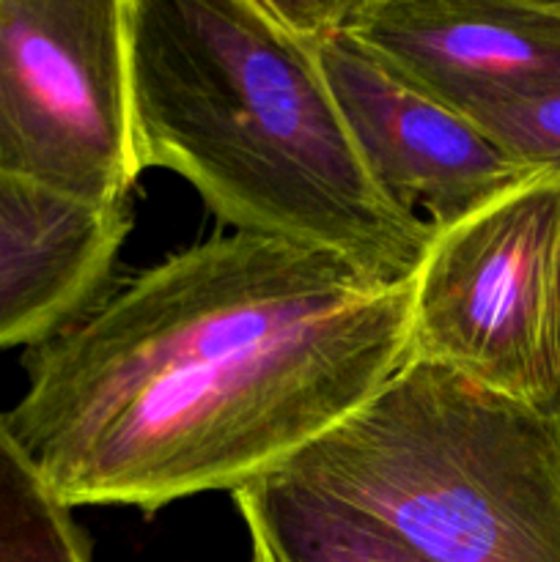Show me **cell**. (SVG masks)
Masks as SVG:
<instances>
[{"mask_svg":"<svg viewBox=\"0 0 560 562\" xmlns=\"http://www.w3.org/2000/svg\"><path fill=\"white\" fill-rule=\"evenodd\" d=\"M489 140L530 173L560 176V86L472 115Z\"/></svg>","mask_w":560,"mask_h":562,"instance_id":"obj_11","label":"cell"},{"mask_svg":"<svg viewBox=\"0 0 560 562\" xmlns=\"http://www.w3.org/2000/svg\"><path fill=\"white\" fill-rule=\"evenodd\" d=\"M0 173L91 206H126L130 0H0Z\"/></svg>","mask_w":560,"mask_h":562,"instance_id":"obj_5","label":"cell"},{"mask_svg":"<svg viewBox=\"0 0 560 562\" xmlns=\"http://www.w3.org/2000/svg\"><path fill=\"white\" fill-rule=\"evenodd\" d=\"M555 302H558V366H560V247H558V280H555ZM560 415V401H558Z\"/></svg>","mask_w":560,"mask_h":562,"instance_id":"obj_12","label":"cell"},{"mask_svg":"<svg viewBox=\"0 0 560 562\" xmlns=\"http://www.w3.org/2000/svg\"><path fill=\"white\" fill-rule=\"evenodd\" d=\"M253 562H426L366 516L283 475L234 492Z\"/></svg>","mask_w":560,"mask_h":562,"instance_id":"obj_9","label":"cell"},{"mask_svg":"<svg viewBox=\"0 0 560 562\" xmlns=\"http://www.w3.org/2000/svg\"><path fill=\"white\" fill-rule=\"evenodd\" d=\"M410 283L253 234L173 252L22 355L5 428L66 505L239 492L410 360Z\"/></svg>","mask_w":560,"mask_h":562,"instance_id":"obj_1","label":"cell"},{"mask_svg":"<svg viewBox=\"0 0 560 562\" xmlns=\"http://www.w3.org/2000/svg\"><path fill=\"white\" fill-rule=\"evenodd\" d=\"M560 176L536 173L434 231L412 278L410 360L558 415Z\"/></svg>","mask_w":560,"mask_h":562,"instance_id":"obj_4","label":"cell"},{"mask_svg":"<svg viewBox=\"0 0 560 562\" xmlns=\"http://www.w3.org/2000/svg\"><path fill=\"white\" fill-rule=\"evenodd\" d=\"M544 3H547L555 14H560V0H544Z\"/></svg>","mask_w":560,"mask_h":562,"instance_id":"obj_13","label":"cell"},{"mask_svg":"<svg viewBox=\"0 0 560 562\" xmlns=\"http://www.w3.org/2000/svg\"><path fill=\"white\" fill-rule=\"evenodd\" d=\"M346 31L467 119L560 86V14L544 0H351Z\"/></svg>","mask_w":560,"mask_h":562,"instance_id":"obj_7","label":"cell"},{"mask_svg":"<svg viewBox=\"0 0 560 562\" xmlns=\"http://www.w3.org/2000/svg\"><path fill=\"white\" fill-rule=\"evenodd\" d=\"M311 47L371 179L401 206L423 209L434 231L536 176L500 151L475 121L373 58L346 27Z\"/></svg>","mask_w":560,"mask_h":562,"instance_id":"obj_6","label":"cell"},{"mask_svg":"<svg viewBox=\"0 0 560 562\" xmlns=\"http://www.w3.org/2000/svg\"><path fill=\"white\" fill-rule=\"evenodd\" d=\"M0 562H91L80 527L0 415Z\"/></svg>","mask_w":560,"mask_h":562,"instance_id":"obj_10","label":"cell"},{"mask_svg":"<svg viewBox=\"0 0 560 562\" xmlns=\"http://www.w3.org/2000/svg\"><path fill=\"white\" fill-rule=\"evenodd\" d=\"M275 475L426 562H560V415L423 360Z\"/></svg>","mask_w":560,"mask_h":562,"instance_id":"obj_3","label":"cell"},{"mask_svg":"<svg viewBox=\"0 0 560 562\" xmlns=\"http://www.w3.org/2000/svg\"><path fill=\"white\" fill-rule=\"evenodd\" d=\"M130 206H91L0 173V349L36 346L110 291Z\"/></svg>","mask_w":560,"mask_h":562,"instance_id":"obj_8","label":"cell"},{"mask_svg":"<svg viewBox=\"0 0 560 562\" xmlns=\"http://www.w3.org/2000/svg\"><path fill=\"white\" fill-rule=\"evenodd\" d=\"M130 88L141 170L181 176L239 234L415 278L434 228L379 190L316 53L267 0H130Z\"/></svg>","mask_w":560,"mask_h":562,"instance_id":"obj_2","label":"cell"}]
</instances>
